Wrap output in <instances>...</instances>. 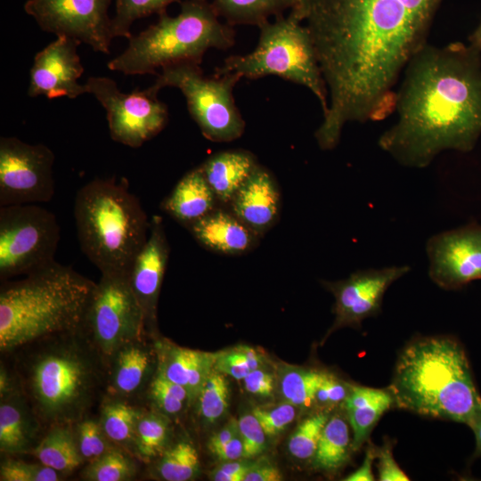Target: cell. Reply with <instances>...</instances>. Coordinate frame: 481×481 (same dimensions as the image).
<instances>
[{
  "label": "cell",
  "mask_w": 481,
  "mask_h": 481,
  "mask_svg": "<svg viewBox=\"0 0 481 481\" xmlns=\"http://www.w3.org/2000/svg\"><path fill=\"white\" fill-rule=\"evenodd\" d=\"M444 0H309L306 27L328 91V110L314 133L334 149L346 123L385 118L392 91L427 43Z\"/></svg>",
  "instance_id": "1"
},
{
  "label": "cell",
  "mask_w": 481,
  "mask_h": 481,
  "mask_svg": "<svg viewBox=\"0 0 481 481\" xmlns=\"http://www.w3.org/2000/svg\"><path fill=\"white\" fill-rule=\"evenodd\" d=\"M403 73L397 121L379 136V148L412 168L444 151H473L481 136V51L461 42L427 44Z\"/></svg>",
  "instance_id": "2"
},
{
  "label": "cell",
  "mask_w": 481,
  "mask_h": 481,
  "mask_svg": "<svg viewBox=\"0 0 481 481\" xmlns=\"http://www.w3.org/2000/svg\"><path fill=\"white\" fill-rule=\"evenodd\" d=\"M8 355L19 388L44 428L75 425L106 395L107 367L81 329L38 339Z\"/></svg>",
  "instance_id": "3"
},
{
  "label": "cell",
  "mask_w": 481,
  "mask_h": 481,
  "mask_svg": "<svg viewBox=\"0 0 481 481\" xmlns=\"http://www.w3.org/2000/svg\"><path fill=\"white\" fill-rule=\"evenodd\" d=\"M96 282L55 260L18 280L1 281L0 351L77 330Z\"/></svg>",
  "instance_id": "4"
},
{
  "label": "cell",
  "mask_w": 481,
  "mask_h": 481,
  "mask_svg": "<svg viewBox=\"0 0 481 481\" xmlns=\"http://www.w3.org/2000/svg\"><path fill=\"white\" fill-rule=\"evenodd\" d=\"M399 407L470 426L481 395L466 353L449 337H424L401 352L390 387Z\"/></svg>",
  "instance_id": "5"
},
{
  "label": "cell",
  "mask_w": 481,
  "mask_h": 481,
  "mask_svg": "<svg viewBox=\"0 0 481 481\" xmlns=\"http://www.w3.org/2000/svg\"><path fill=\"white\" fill-rule=\"evenodd\" d=\"M74 219L83 253L101 273H129L151 227L126 179H94L77 192Z\"/></svg>",
  "instance_id": "6"
},
{
  "label": "cell",
  "mask_w": 481,
  "mask_h": 481,
  "mask_svg": "<svg viewBox=\"0 0 481 481\" xmlns=\"http://www.w3.org/2000/svg\"><path fill=\"white\" fill-rule=\"evenodd\" d=\"M175 16L166 11L158 21L132 36L123 53L108 68L125 75H158V69L181 64H200L208 50H226L235 43L232 26L223 23L207 0L180 3Z\"/></svg>",
  "instance_id": "7"
},
{
  "label": "cell",
  "mask_w": 481,
  "mask_h": 481,
  "mask_svg": "<svg viewBox=\"0 0 481 481\" xmlns=\"http://www.w3.org/2000/svg\"><path fill=\"white\" fill-rule=\"evenodd\" d=\"M301 22L289 13L264 23L258 27L256 48L244 55L229 56L215 74L233 73L249 79L280 77L307 87L326 113L328 91L311 34Z\"/></svg>",
  "instance_id": "8"
},
{
  "label": "cell",
  "mask_w": 481,
  "mask_h": 481,
  "mask_svg": "<svg viewBox=\"0 0 481 481\" xmlns=\"http://www.w3.org/2000/svg\"><path fill=\"white\" fill-rule=\"evenodd\" d=\"M240 78L233 73L206 77L200 64L181 63L161 69L150 87L156 93L166 86L178 88L202 135L212 142L226 143L240 138L245 130L232 94Z\"/></svg>",
  "instance_id": "9"
},
{
  "label": "cell",
  "mask_w": 481,
  "mask_h": 481,
  "mask_svg": "<svg viewBox=\"0 0 481 481\" xmlns=\"http://www.w3.org/2000/svg\"><path fill=\"white\" fill-rule=\"evenodd\" d=\"M61 228L37 204L0 207V279L23 276L53 262Z\"/></svg>",
  "instance_id": "10"
},
{
  "label": "cell",
  "mask_w": 481,
  "mask_h": 481,
  "mask_svg": "<svg viewBox=\"0 0 481 481\" xmlns=\"http://www.w3.org/2000/svg\"><path fill=\"white\" fill-rule=\"evenodd\" d=\"M80 329L97 349L106 367L120 347L147 334L143 313L129 285L127 274L102 273Z\"/></svg>",
  "instance_id": "11"
},
{
  "label": "cell",
  "mask_w": 481,
  "mask_h": 481,
  "mask_svg": "<svg viewBox=\"0 0 481 481\" xmlns=\"http://www.w3.org/2000/svg\"><path fill=\"white\" fill-rule=\"evenodd\" d=\"M85 85L105 109L110 137L117 143L139 148L160 133L168 121L167 105L151 87L122 93L106 77H90Z\"/></svg>",
  "instance_id": "12"
},
{
  "label": "cell",
  "mask_w": 481,
  "mask_h": 481,
  "mask_svg": "<svg viewBox=\"0 0 481 481\" xmlns=\"http://www.w3.org/2000/svg\"><path fill=\"white\" fill-rule=\"evenodd\" d=\"M53 152L44 144L0 138V207L37 204L54 195Z\"/></svg>",
  "instance_id": "13"
},
{
  "label": "cell",
  "mask_w": 481,
  "mask_h": 481,
  "mask_svg": "<svg viewBox=\"0 0 481 481\" xmlns=\"http://www.w3.org/2000/svg\"><path fill=\"white\" fill-rule=\"evenodd\" d=\"M111 0H28L25 12L40 29L56 37H68L109 54L112 19L108 14Z\"/></svg>",
  "instance_id": "14"
},
{
  "label": "cell",
  "mask_w": 481,
  "mask_h": 481,
  "mask_svg": "<svg viewBox=\"0 0 481 481\" xmlns=\"http://www.w3.org/2000/svg\"><path fill=\"white\" fill-rule=\"evenodd\" d=\"M428 274L444 289L481 280V221L432 235L426 243Z\"/></svg>",
  "instance_id": "15"
},
{
  "label": "cell",
  "mask_w": 481,
  "mask_h": 481,
  "mask_svg": "<svg viewBox=\"0 0 481 481\" xmlns=\"http://www.w3.org/2000/svg\"><path fill=\"white\" fill-rule=\"evenodd\" d=\"M410 270L409 265L369 268L326 283L336 299L334 327L358 326L364 319L378 314L387 289Z\"/></svg>",
  "instance_id": "16"
},
{
  "label": "cell",
  "mask_w": 481,
  "mask_h": 481,
  "mask_svg": "<svg viewBox=\"0 0 481 481\" xmlns=\"http://www.w3.org/2000/svg\"><path fill=\"white\" fill-rule=\"evenodd\" d=\"M80 44L68 37H56L36 54L29 73V96L75 99L87 93L86 85L78 83L84 72L77 53Z\"/></svg>",
  "instance_id": "17"
},
{
  "label": "cell",
  "mask_w": 481,
  "mask_h": 481,
  "mask_svg": "<svg viewBox=\"0 0 481 481\" xmlns=\"http://www.w3.org/2000/svg\"><path fill=\"white\" fill-rule=\"evenodd\" d=\"M169 257V245L159 216L151 219L150 233L128 273V281L144 316L145 328L153 329L158 299Z\"/></svg>",
  "instance_id": "18"
},
{
  "label": "cell",
  "mask_w": 481,
  "mask_h": 481,
  "mask_svg": "<svg viewBox=\"0 0 481 481\" xmlns=\"http://www.w3.org/2000/svg\"><path fill=\"white\" fill-rule=\"evenodd\" d=\"M232 213L260 235L276 222L280 211V192L270 172L258 165L229 203Z\"/></svg>",
  "instance_id": "19"
},
{
  "label": "cell",
  "mask_w": 481,
  "mask_h": 481,
  "mask_svg": "<svg viewBox=\"0 0 481 481\" xmlns=\"http://www.w3.org/2000/svg\"><path fill=\"white\" fill-rule=\"evenodd\" d=\"M145 337L126 344L114 354L107 366L106 395L129 399L139 395L151 381L158 355L156 346L148 345Z\"/></svg>",
  "instance_id": "20"
},
{
  "label": "cell",
  "mask_w": 481,
  "mask_h": 481,
  "mask_svg": "<svg viewBox=\"0 0 481 481\" xmlns=\"http://www.w3.org/2000/svg\"><path fill=\"white\" fill-rule=\"evenodd\" d=\"M44 428L20 388L0 398V451L2 454L30 453Z\"/></svg>",
  "instance_id": "21"
},
{
  "label": "cell",
  "mask_w": 481,
  "mask_h": 481,
  "mask_svg": "<svg viewBox=\"0 0 481 481\" xmlns=\"http://www.w3.org/2000/svg\"><path fill=\"white\" fill-rule=\"evenodd\" d=\"M188 228L203 247L230 256L240 255L251 249L257 237L232 213L217 208Z\"/></svg>",
  "instance_id": "22"
},
{
  "label": "cell",
  "mask_w": 481,
  "mask_h": 481,
  "mask_svg": "<svg viewBox=\"0 0 481 481\" xmlns=\"http://www.w3.org/2000/svg\"><path fill=\"white\" fill-rule=\"evenodd\" d=\"M217 199L200 167L186 173L164 200L162 208L189 227L216 208Z\"/></svg>",
  "instance_id": "23"
},
{
  "label": "cell",
  "mask_w": 481,
  "mask_h": 481,
  "mask_svg": "<svg viewBox=\"0 0 481 481\" xmlns=\"http://www.w3.org/2000/svg\"><path fill=\"white\" fill-rule=\"evenodd\" d=\"M258 165L252 153L242 150H232L212 155L200 168L217 200L230 203Z\"/></svg>",
  "instance_id": "24"
},
{
  "label": "cell",
  "mask_w": 481,
  "mask_h": 481,
  "mask_svg": "<svg viewBox=\"0 0 481 481\" xmlns=\"http://www.w3.org/2000/svg\"><path fill=\"white\" fill-rule=\"evenodd\" d=\"M394 404L390 390L351 386L343 405L353 432V450L363 445L379 418Z\"/></svg>",
  "instance_id": "25"
},
{
  "label": "cell",
  "mask_w": 481,
  "mask_h": 481,
  "mask_svg": "<svg viewBox=\"0 0 481 481\" xmlns=\"http://www.w3.org/2000/svg\"><path fill=\"white\" fill-rule=\"evenodd\" d=\"M30 454L38 462L65 476L86 462L78 449L74 425H56L47 428Z\"/></svg>",
  "instance_id": "26"
},
{
  "label": "cell",
  "mask_w": 481,
  "mask_h": 481,
  "mask_svg": "<svg viewBox=\"0 0 481 481\" xmlns=\"http://www.w3.org/2000/svg\"><path fill=\"white\" fill-rule=\"evenodd\" d=\"M100 406L99 420L108 439L115 446L133 452L137 422L143 411L128 399L108 395Z\"/></svg>",
  "instance_id": "27"
},
{
  "label": "cell",
  "mask_w": 481,
  "mask_h": 481,
  "mask_svg": "<svg viewBox=\"0 0 481 481\" xmlns=\"http://www.w3.org/2000/svg\"><path fill=\"white\" fill-rule=\"evenodd\" d=\"M211 4L216 14L231 26L260 27L270 17L277 18L287 9L291 10L293 0H213Z\"/></svg>",
  "instance_id": "28"
},
{
  "label": "cell",
  "mask_w": 481,
  "mask_h": 481,
  "mask_svg": "<svg viewBox=\"0 0 481 481\" xmlns=\"http://www.w3.org/2000/svg\"><path fill=\"white\" fill-rule=\"evenodd\" d=\"M351 450L353 440L348 420L341 414L330 416L314 456V465L319 469L335 471L346 462Z\"/></svg>",
  "instance_id": "29"
},
{
  "label": "cell",
  "mask_w": 481,
  "mask_h": 481,
  "mask_svg": "<svg viewBox=\"0 0 481 481\" xmlns=\"http://www.w3.org/2000/svg\"><path fill=\"white\" fill-rule=\"evenodd\" d=\"M167 417L158 411L143 412L135 430L133 452L143 461L159 457L167 448Z\"/></svg>",
  "instance_id": "30"
},
{
  "label": "cell",
  "mask_w": 481,
  "mask_h": 481,
  "mask_svg": "<svg viewBox=\"0 0 481 481\" xmlns=\"http://www.w3.org/2000/svg\"><path fill=\"white\" fill-rule=\"evenodd\" d=\"M199 470L198 452L187 441H181L167 448L156 466L158 476L166 481H188L196 477Z\"/></svg>",
  "instance_id": "31"
},
{
  "label": "cell",
  "mask_w": 481,
  "mask_h": 481,
  "mask_svg": "<svg viewBox=\"0 0 481 481\" xmlns=\"http://www.w3.org/2000/svg\"><path fill=\"white\" fill-rule=\"evenodd\" d=\"M322 371L304 368H288L280 378L281 393L285 401L297 407L308 408L314 404Z\"/></svg>",
  "instance_id": "32"
},
{
  "label": "cell",
  "mask_w": 481,
  "mask_h": 481,
  "mask_svg": "<svg viewBox=\"0 0 481 481\" xmlns=\"http://www.w3.org/2000/svg\"><path fill=\"white\" fill-rule=\"evenodd\" d=\"M157 371L166 379L187 387L191 374L204 352L178 346H156Z\"/></svg>",
  "instance_id": "33"
},
{
  "label": "cell",
  "mask_w": 481,
  "mask_h": 481,
  "mask_svg": "<svg viewBox=\"0 0 481 481\" xmlns=\"http://www.w3.org/2000/svg\"><path fill=\"white\" fill-rule=\"evenodd\" d=\"M136 465L124 450L114 447L88 463L82 477L89 481H127L135 477Z\"/></svg>",
  "instance_id": "34"
},
{
  "label": "cell",
  "mask_w": 481,
  "mask_h": 481,
  "mask_svg": "<svg viewBox=\"0 0 481 481\" xmlns=\"http://www.w3.org/2000/svg\"><path fill=\"white\" fill-rule=\"evenodd\" d=\"M229 396V383L224 374L214 369L196 398L201 420L207 423L219 420L228 409Z\"/></svg>",
  "instance_id": "35"
},
{
  "label": "cell",
  "mask_w": 481,
  "mask_h": 481,
  "mask_svg": "<svg viewBox=\"0 0 481 481\" xmlns=\"http://www.w3.org/2000/svg\"><path fill=\"white\" fill-rule=\"evenodd\" d=\"M183 1L186 0H116L115 15L111 18L113 37L129 39L130 29L135 20L163 12L170 4Z\"/></svg>",
  "instance_id": "36"
},
{
  "label": "cell",
  "mask_w": 481,
  "mask_h": 481,
  "mask_svg": "<svg viewBox=\"0 0 481 481\" xmlns=\"http://www.w3.org/2000/svg\"><path fill=\"white\" fill-rule=\"evenodd\" d=\"M148 395L155 410L167 417L179 414L190 404L187 388L156 371L148 384Z\"/></svg>",
  "instance_id": "37"
},
{
  "label": "cell",
  "mask_w": 481,
  "mask_h": 481,
  "mask_svg": "<svg viewBox=\"0 0 481 481\" xmlns=\"http://www.w3.org/2000/svg\"><path fill=\"white\" fill-rule=\"evenodd\" d=\"M327 412H317L305 419L292 433L289 452L297 459L314 458L322 429L329 420Z\"/></svg>",
  "instance_id": "38"
},
{
  "label": "cell",
  "mask_w": 481,
  "mask_h": 481,
  "mask_svg": "<svg viewBox=\"0 0 481 481\" xmlns=\"http://www.w3.org/2000/svg\"><path fill=\"white\" fill-rule=\"evenodd\" d=\"M263 364V355L247 346L215 354V369L238 380H242L250 371L261 368Z\"/></svg>",
  "instance_id": "39"
},
{
  "label": "cell",
  "mask_w": 481,
  "mask_h": 481,
  "mask_svg": "<svg viewBox=\"0 0 481 481\" xmlns=\"http://www.w3.org/2000/svg\"><path fill=\"white\" fill-rule=\"evenodd\" d=\"M79 452L86 462L91 463L115 446L104 434L99 418L89 416L74 425Z\"/></svg>",
  "instance_id": "40"
},
{
  "label": "cell",
  "mask_w": 481,
  "mask_h": 481,
  "mask_svg": "<svg viewBox=\"0 0 481 481\" xmlns=\"http://www.w3.org/2000/svg\"><path fill=\"white\" fill-rule=\"evenodd\" d=\"M65 475L40 462L5 458L0 466L1 481H60Z\"/></svg>",
  "instance_id": "41"
},
{
  "label": "cell",
  "mask_w": 481,
  "mask_h": 481,
  "mask_svg": "<svg viewBox=\"0 0 481 481\" xmlns=\"http://www.w3.org/2000/svg\"><path fill=\"white\" fill-rule=\"evenodd\" d=\"M296 407L285 401L276 404L254 407L252 413L257 419L266 436H274L294 420L297 413Z\"/></svg>",
  "instance_id": "42"
},
{
  "label": "cell",
  "mask_w": 481,
  "mask_h": 481,
  "mask_svg": "<svg viewBox=\"0 0 481 481\" xmlns=\"http://www.w3.org/2000/svg\"><path fill=\"white\" fill-rule=\"evenodd\" d=\"M239 433L243 444V458L251 459L266 448L265 433L253 413L243 414L238 420Z\"/></svg>",
  "instance_id": "43"
},
{
  "label": "cell",
  "mask_w": 481,
  "mask_h": 481,
  "mask_svg": "<svg viewBox=\"0 0 481 481\" xmlns=\"http://www.w3.org/2000/svg\"><path fill=\"white\" fill-rule=\"evenodd\" d=\"M350 389V385L330 373L322 371V380L315 394L314 403L321 405L343 404Z\"/></svg>",
  "instance_id": "44"
},
{
  "label": "cell",
  "mask_w": 481,
  "mask_h": 481,
  "mask_svg": "<svg viewBox=\"0 0 481 481\" xmlns=\"http://www.w3.org/2000/svg\"><path fill=\"white\" fill-rule=\"evenodd\" d=\"M378 470L380 481H407L406 474L400 469L395 461L391 449L387 444L383 445L378 451Z\"/></svg>",
  "instance_id": "45"
},
{
  "label": "cell",
  "mask_w": 481,
  "mask_h": 481,
  "mask_svg": "<svg viewBox=\"0 0 481 481\" xmlns=\"http://www.w3.org/2000/svg\"><path fill=\"white\" fill-rule=\"evenodd\" d=\"M242 380L245 389L250 394L259 396H269L273 394V376L262 368L253 370Z\"/></svg>",
  "instance_id": "46"
},
{
  "label": "cell",
  "mask_w": 481,
  "mask_h": 481,
  "mask_svg": "<svg viewBox=\"0 0 481 481\" xmlns=\"http://www.w3.org/2000/svg\"><path fill=\"white\" fill-rule=\"evenodd\" d=\"M282 475L279 469L267 461H254L243 481H280Z\"/></svg>",
  "instance_id": "47"
},
{
  "label": "cell",
  "mask_w": 481,
  "mask_h": 481,
  "mask_svg": "<svg viewBox=\"0 0 481 481\" xmlns=\"http://www.w3.org/2000/svg\"><path fill=\"white\" fill-rule=\"evenodd\" d=\"M238 435V420L232 419L218 432L215 433L210 437L208 444L209 451L212 453L216 452Z\"/></svg>",
  "instance_id": "48"
},
{
  "label": "cell",
  "mask_w": 481,
  "mask_h": 481,
  "mask_svg": "<svg viewBox=\"0 0 481 481\" xmlns=\"http://www.w3.org/2000/svg\"><path fill=\"white\" fill-rule=\"evenodd\" d=\"M376 457V450L372 447H368L363 464L353 473L348 475L344 480L346 481H372L374 476L372 473V463Z\"/></svg>",
  "instance_id": "49"
},
{
  "label": "cell",
  "mask_w": 481,
  "mask_h": 481,
  "mask_svg": "<svg viewBox=\"0 0 481 481\" xmlns=\"http://www.w3.org/2000/svg\"><path fill=\"white\" fill-rule=\"evenodd\" d=\"M243 452V444L239 433L238 436H236L213 454L220 461H230L244 459Z\"/></svg>",
  "instance_id": "50"
},
{
  "label": "cell",
  "mask_w": 481,
  "mask_h": 481,
  "mask_svg": "<svg viewBox=\"0 0 481 481\" xmlns=\"http://www.w3.org/2000/svg\"><path fill=\"white\" fill-rule=\"evenodd\" d=\"M308 4L309 0H293L290 14L300 21L305 20L307 15Z\"/></svg>",
  "instance_id": "51"
},
{
  "label": "cell",
  "mask_w": 481,
  "mask_h": 481,
  "mask_svg": "<svg viewBox=\"0 0 481 481\" xmlns=\"http://www.w3.org/2000/svg\"><path fill=\"white\" fill-rule=\"evenodd\" d=\"M474 432L476 438V449L474 457L481 456V414L469 426Z\"/></svg>",
  "instance_id": "52"
},
{
  "label": "cell",
  "mask_w": 481,
  "mask_h": 481,
  "mask_svg": "<svg viewBox=\"0 0 481 481\" xmlns=\"http://www.w3.org/2000/svg\"><path fill=\"white\" fill-rule=\"evenodd\" d=\"M210 479L214 481H242L240 477L232 475L219 467L211 472Z\"/></svg>",
  "instance_id": "53"
},
{
  "label": "cell",
  "mask_w": 481,
  "mask_h": 481,
  "mask_svg": "<svg viewBox=\"0 0 481 481\" xmlns=\"http://www.w3.org/2000/svg\"><path fill=\"white\" fill-rule=\"evenodd\" d=\"M468 40L469 45L481 51V19L477 28L469 36Z\"/></svg>",
  "instance_id": "54"
}]
</instances>
